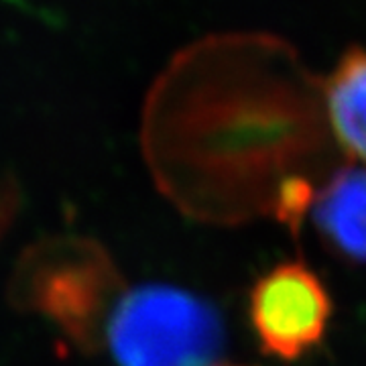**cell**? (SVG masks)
I'll return each instance as SVG.
<instances>
[{"label": "cell", "mask_w": 366, "mask_h": 366, "mask_svg": "<svg viewBox=\"0 0 366 366\" xmlns=\"http://www.w3.org/2000/svg\"><path fill=\"white\" fill-rule=\"evenodd\" d=\"M19 204H21L19 185L9 171L0 169V238L13 226Z\"/></svg>", "instance_id": "7"}, {"label": "cell", "mask_w": 366, "mask_h": 366, "mask_svg": "<svg viewBox=\"0 0 366 366\" xmlns=\"http://www.w3.org/2000/svg\"><path fill=\"white\" fill-rule=\"evenodd\" d=\"M106 342L120 366H214L224 330L208 301L183 289L143 285L120 297Z\"/></svg>", "instance_id": "2"}, {"label": "cell", "mask_w": 366, "mask_h": 366, "mask_svg": "<svg viewBox=\"0 0 366 366\" xmlns=\"http://www.w3.org/2000/svg\"><path fill=\"white\" fill-rule=\"evenodd\" d=\"M314 202L315 194L312 182L303 175H289L277 187L274 216L283 226H287L291 234L297 236Z\"/></svg>", "instance_id": "6"}, {"label": "cell", "mask_w": 366, "mask_h": 366, "mask_svg": "<svg viewBox=\"0 0 366 366\" xmlns=\"http://www.w3.org/2000/svg\"><path fill=\"white\" fill-rule=\"evenodd\" d=\"M314 222L342 259L366 262V167H344L315 196Z\"/></svg>", "instance_id": "4"}, {"label": "cell", "mask_w": 366, "mask_h": 366, "mask_svg": "<svg viewBox=\"0 0 366 366\" xmlns=\"http://www.w3.org/2000/svg\"><path fill=\"white\" fill-rule=\"evenodd\" d=\"M124 281L110 252L86 236H51L21 254L9 285L19 312L51 322L79 350L106 342V327Z\"/></svg>", "instance_id": "1"}, {"label": "cell", "mask_w": 366, "mask_h": 366, "mask_svg": "<svg viewBox=\"0 0 366 366\" xmlns=\"http://www.w3.org/2000/svg\"><path fill=\"white\" fill-rule=\"evenodd\" d=\"M327 117L350 157L366 163V49L354 45L324 81Z\"/></svg>", "instance_id": "5"}, {"label": "cell", "mask_w": 366, "mask_h": 366, "mask_svg": "<svg viewBox=\"0 0 366 366\" xmlns=\"http://www.w3.org/2000/svg\"><path fill=\"white\" fill-rule=\"evenodd\" d=\"M249 314L262 352L293 362L322 344L332 300L312 269L303 262H283L252 285Z\"/></svg>", "instance_id": "3"}]
</instances>
